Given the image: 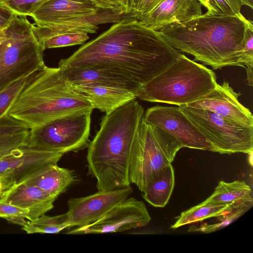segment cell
Wrapping results in <instances>:
<instances>
[{
    "mask_svg": "<svg viewBox=\"0 0 253 253\" xmlns=\"http://www.w3.org/2000/svg\"><path fill=\"white\" fill-rule=\"evenodd\" d=\"M249 20L244 16L202 15L170 24L157 32L178 51L214 70L241 66L238 51Z\"/></svg>",
    "mask_w": 253,
    "mask_h": 253,
    "instance_id": "obj_2",
    "label": "cell"
},
{
    "mask_svg": "<svg viewBox=\"0 0 253 253\" xmlns=\"http://www.w3.org/2000/svg\"><path fill=\"white\" fill-rule=\"evenodd\" d=\"M72 85L77 92L88 100L93 109H97L106 114L111 112L136 98L133 93L120 88L97 86Z\"/></svg>",
    "mask_w": 253,
    "mask_h": 253,
    "instance_id": "obj_20",
    "label": "cell"
},
{
    "mask_svg": "<svg viewBox=\"0 0 253 253\" xmlns=\"http://www.w3.org/2000/svg\"><path fill=\"white\" fill-rule=\"evenodd\" d=\"M89 0H48L31 15L35 25L46 26L95 12L99 9Z\"/></svg>",
    "mask_w": 253,
    "mask_h": 253,
    "instance_id": "obj_16",
    "label": "cell"
},
{
    "mask_svg": "<svg viewBox=\"0 0 253 253\" xmlns=\"http://www.w3.org/2000/svg\"><path fill=\"white\" fill-rule=\"evenodd\" d=\"M181 54L157 31L144 26L138 20H127L116 23L70 57L61 59L58 67L110 70L142 87Z\"/></svg>",
    "mask_w": 253,
    "mask_h": 253,
    "instance_id": "obj_1",
    "label": "cell"
},
{
    "mask_svg": "<svg viewBox=\"0 0 253 253\" xmlns=\"http://www.w3.org/2000/svg\"><path fill=\"white\" fill-rule=\"evenodd\" d=\"M182 148V144L175 137L159 127L147 124L143 116L131 151L130 183L143 193L151 180L172 162Z\"/></svg>",
    "mask_w": 253,
    "mask_h": 253,
    "instance_id": "obj_6",
    "label": "cell"
},
{
    "mask_svg": "<svg viewBox=\"0 0 253 253\" xmlns=\"http://www.w3.org/2000/svg\"><path fill=\"white\" fill-rule=\"evenodd\" d=\"M147 124L159 127L187 147L211 151L205 137L183 113L179 107L157 105L148 109L143 115Z\"/></svg>",
    "mask_w": 253,
    "mask_h": 253,
    "instance_id": "obj_9",
    "label": "cell"
},
{
    "mask_svg": "<svg viewBox=\"0 0 253 253\" xmlns=\"http://www.w3.org/2000/svg\"><path fill=\"white\" fill-rule=\"evenodd\" d=\"M238 204H217L204 201L181 213L171 228L175 229L181 226L215 217Z\"/></svg>",
    "mask_w": 253,
    "mask_h": 253,
    "instance_id": "obj_23",
    "label": "cell"
},
{
    "mask_svg": "<svg viewBox=\"0 0 253 253\" xmlns=\"http://www.w3.org/2000/svg\"><path fill=\"white\" fill-rule=\"evenodd\" d=\"M32 75L16 81L0 91V119L7 114L9 107L23 89Z\"/></svg>",
    "mask_w": 253,
    "mask_h": 253,
    "instance_id": "obj_29",
    "label": "cell"
},
{
    "mask_svg": "<svg viewBox=\"0 0 253 253\" xmlns=\"http://www.w3.org/2000/svg\"><path fill=\"white\" fill-rule=\"evenodd\" d=\"M174 181V169L170 164L162 169L149 182L143 192L144 199L154 207H164L171 197Z\"/></svg>",
    "mask_w": 253,
    "mask_h": 253,
    "instance_id": "obj_21",
    "label": "cell"
},
{
    "mask_svg": "<svg viewBox=\"0 0 253 253\" xmlns=\"http://www.w3.org/2000/svg\"><path fill=\"white\" fill-rule=\"evenodd\" d=\"M92 110L61 68L45 66L31 75L7 114L32 128L65 115Z\"/></svg>",
    "mask_w": 253,
    "mask_h": 253,
    "instance_id": "obj_3",
    "label": "cell"
},
{
    "mask_svg": "<svg viewBox=\"0 0 253 253\" xmlns=\"http://www.w3.org/2000/svg\"><path fill=\"white\" fill-rule=\"evenodd\" d=\"M3 0H0V3H2Z\"/></svg>",
    "mask_w": 253,
    "mask_h": 253,
    "instance_id": "obj_41",
    "label": "cell"
},
{
    "mask_svg": "<svg viewBox=\"0 0 253 253\" xmlns=\"http://www.w3.org/2000/svg\"><path fill=\"white\" fill-rule=\"evenodd\" d=\"M253 23L249 20L247 24L243 39L240 43L238 56L242 67H246L248 84L253 81Z\"/></svg>",
    "mask_w": 253,
    "mask_h": 253,
    "instance_id": "obj_27",
    "label": "cell"
},
{
    "mask_svg": "<svg viewBox=\"0 0 253 253\" xmlns=\"http://www.w3.org/2000/svg\"><path fill=\"white\" fill-rule=\"evenodd\" d=\"M179 107L210 144L211 151L221 154H252L253 126L234 124L207 110L186 105Z\"/></svg>",
    "mask_w": 253,
    "mask_h": 253,
    "instance_id": "obj_8",
    "label": "cell"
},
{
    "mask_svg": "<svg viewBox=\"0 0 253 253\" xmlns=\"http://www.w3.org/2000/svg\"><path fill=\"white\" fill-rule=\"evenodd\" d=\"M15 14L2 3H0V29H5L12 20Z\"/></svg>",
    "mask_w": 253,
    "mask_h": 253,
    "instance_id": "obj_35",
    "label": "cell"
},
{
    "mask_svg": "<svg viewBox=\"0 0 253 253\" xmlns=\"http://www.w3.org/2000/svg\"><path fill=\"white\" fill-rule=\"evenodd\" d=\"M161 0H144L139 6L138 11L139 15L140 16L149 12Z\"/></svg>",
    "mask_w": 253,
    "mask_h": 253,
    "instance_id": "obj_36",
    "label": "cell"
},
{
    "mask_svg": "<svg viewBox=\"0 0 253 253\" xmlns=\"http://www.w3.org/2000/svg\"><path fill=\"white\" fill-rule=\"evenodd\" d=\"M92 111L65 115L30 129L27 146L64 154L86 147Z\"/></svg>",
    "mask_w": 253,
    "mask_h": 253,
    "instance_id": "obj_7",
    "label": "cell"
},
{
    "mask_svg": "<svg viewBox=\"0 0 253 253\" xmlns=\"http://www.w3.org/2000/svg\"><path fill=\"white\" fill-rule=\"evenodd\" d=\"M206 9L204 16H244L241 12V0H197Z\"/></svg>",
    "mask_w": 253,
    "mask_h": 253,
    "instance_id": "obj_26",
    "label": "cell"
},
{
    "mask_svg": "<svg viewBox=\"0 0 253 253\" xmlns=\"http://www.w3.org/2000/svg\"><path fill=\"white\" fill-rule=\"evenodd\" d=\"M241 95L224 81L222 84H217L213 90L203 97L186 105L213 112L236 124L253 126L252 114L239 101Z\"/></svg>",
    "mask_w": 253,
    "mask_h": 253,
    "instance_id": "obj_12",
    "label": "cell"
},
{
    "mask_svg": "<svg viewBox=\"0 0 253 253\" xmlns=\"http://www.w3.org/2000/svg\"><path fill=\"white\" fill-rule=\"evenodd\" d=\"M48 0H3L2 3L15 14L30 16L42 4Z\"/></svg>",
    "mask_w": 253,
    "mask_h": 253,
    "instance_id": "obj_30",
    "label": "cell"
},
{
    "mask_svg": "<svg viewBox=\"0 0 253 253\" xmlns=\"http://www.w3.org/2000/svg\"><path fill=\"white\" fill-rule=\"evenodd\" d=\"M75 181L72 170L59 167L56 163H49L38 168L21 182L37 186L57 199Z\"/></svg>",
    "mask_w": 253,
    "mask_h": 253,
    "instance_id": "obj_19",
    "label": "cell"
},
{
    "mask_svg": "<svg viewBox=\"0 0 253 253\" xmlns=\"http://www.w3.org/2000/svg\"><path fill=\"white\" fill-rule=\"evenodd\" d=\"M14 184L11 181L0 177V198Z\"/></svg>",
    "mask_w": 253,
    "mask_h": 253,
    "instance_id": "obj_37",
    "label": "cell"
},
{
    "mask_svg": "<svg viewBox=\"0 0 253 253\" xmlns=\"http://www.w3.org/2000/svg\"><path fill=\"white\" fill-rule=\"evenodd\" d=\"M30 129L26 124L11 117L8 114L0 119V136L21 132Z\"/></svg>",
    "mask_w": 253,
    "mask_h": 253,
    "instance_id": "obj_33",
    "label": "cell"
},
{
    "mask_svg": "<svg viewBox=\"0 0 253 253\" xmlns=\"http://www.w3.org/2000/svg\"><path fill=\"white\" fill-rule=\"evenodd\" d=\"M88 39L89 37L86 33L70 32L54 35L39 42L44 50L49 48L83 44Z\"/></svg>",
    "mask_w": 253,
    "mask_h": 253,
    "instance_id": "obj_28",
    "label": "cell"
},
{
    "mask_svg": "<svg viewBox=\"0 0 253 253\" xmlns=\"http://www.w3.org/2000/svg\"><path fill=\"white\" fill-rule=\"evenodd\" d=\"M242 5L249 6L251 8H253V0H241Z\"/></svg>",
    "mask_w": 253,
    "mask_h": 253,
    "instance_id": "obj_39",
    "label": "cell"
},
{
    "mask_svg": "<svg viewBox=\"0 0 253 253\" xmlns=\"http://www.w3.org/2000/svg\"><path fill=\"white\" fill-rule=\"evenodd\" d=\"M144 0H127V9L129 11L138 13L139 6Z\"/></svg>",
    "mask_w": 253,
    "mask_h": 253,
    "instance_id": "obj_38",
    "label": "cell"
},
{
    "mask_svg": "<svg viewBox=\"0 0 253 253\" xmlns=\"http://www.w3.org/2000/svg\"><path fill=\"white\" fill-rule=\"evenodd\" d=\"M253 204L245 203L234 206L230 210L215 217L217 221L213 224H204L190 226L188 232L210 233L219 230L238 219L253 206Z\"/></svg>",
    "mask_w": 253,
    "mask_h": 253,
    "instance_id": "obj_25",
    "label": "cell"
},
{
    "mask_svg": "<svg viewBox=\"0 0 253 253\" xmlns=\"http://www.w3.org/2000/svg\"><path fill=\"white\" fill-rule=\"evenodd\" d=\"M139 16V14L134 11L99 8L93 13L74 18L57 24L38 26L33 24V29L40 42L50 37L65 33H95L100 24L138 20Z\"/></svg>",
    "mask_w": 253,
    "mask_h": 253,
    "instance_id": "obj_13",
    "label": "cell"
},
{
    "mask_svg": "<svg viewBox=\"0 0 253 253\" xmlns=\"http://www.w3.org/2000/svg\"><path fill=\"white\" fill-rule=\"evenodd\" d=\"M204 202L217 204L253 203L252 189L243 181H220L213 193Z\"/></svg>",
    "mask_w": 253,
    "mask_h": 253,
    "instance_id": "obj_22",
    "label": "cell"
},
{
    "mask_svg": "<svg viewBox=\"0 0 253 253\" xmlns=\"http://www.w3.org/2000/svg\"><path fill=\"white\" fill-rule=\"evenodd\" d=\"M217 84L213 71L181 54L176 61L146 83L136 97L180 106L203 97Z\"/></svg>",
    "mask_w": 253,
    "mask_h": 253,
    "instance_id": "obj_4",
    "label": "cell"
},
{
    "mask_svg": "<svg viewBox=\"0 0 253 253\" xmlns=\"http://www.w3.org/2000/svg\"><path fill=\"white\" fill-rule=\"evenodd\" d=\"M0 29V45L1 43V42L3 40V38H4V29Z\"/></svg>",
    "mask_w": 253,
    "mask_h": 253,
    "instance_id": "obj_40",
    "label": "cell"
},
{
    "mask_svg": "<svg viewBox=\"0 0 253 253\" xmlns=\"http://www.w3.org/2000/svg\"><path fill=\"white\" fill-rule=\"evenodd\" d=\"M98 7L103 9L129 11L127 8V0H89Z\"/></svg>",
    "mask_w": 253,
    "mask_h": 253,
    "instance_id": "obj_34",
    "label": "cell"
},
{
    "mask_svg": "<svg viewBox=\"0 0 253 253\" xmlns=\"http://www.w3.org/2000/svg\"><path fill=\"white\" fill-rule=\"evenodd\" d=\"M62 69L72 85L120 88L129 91L136 96L142 87L127 77L110 70L79 67Z\"/></svg>",
    "mask_w": 253,
    "mask_h": 253,
    "instance_id": "obj_17",
    "label": "cell"
},
{
    "mask_svg": "<svg viewBox=\"0 0 253 253\" xmlns=\"http://www.w3.org/2000/svg\"><path fill=\"white\" fill-rule=\"evenodd\" d=\"M29 130L0 136V155L14 149L27 146Z\"/></svg>",
    "mask_w": 253,
    "mask_h": 253,
    "instance_id": "obj_31",
    "label": "cell"
},
{
    "mask_svg": "<svg viewBox=\"0 0 253 253\" xmlns=\"http://www.w3.org/2000/svg\"><path fill=\"white\" fill-rule=\"evenodd\" d=\"M202 5L197 0H161L138 21L155 31L171 24L191 20L202 15Z\"/></svg>",
    "mask_w": 253,
    "mask_h": 253,
    "instance_id": "obj_15",
    "label": "cell"
},
{
    "mask_svg": "<svg viewBox=\"0 0 253 253\" xmlns=\"http://www.w3.org/2000/svg\"><path fill=\"white\" fill-rule=\"evenodd\" d=\"M63 154L25 146L0 155V177L14 184L21 182L38 168L56 163Z\"/></svg>",
    "mask_w": 253,
    "mask_h": 253,
    "instance_id": "obj_14",
    "label": "cell"
},
{
    "mask_svg": "<svg viewBox=\"0 0 253 253\" xmlns=\"http://www.w3.org/2000/svg\"><path fill=\"white\" fill-rule=\"evenodd\" d=\"M0 217L16 224L19 220L30 219L29 211L0 200Z\"/></svg>",
    "mask_w": 253,
    "mask_h": 253,
    "instance_id": "obj_32",
    "label": "cell"
},
{
    "mask_svg": "<svg viewBox=\"0 0 253 253\" xmlns=\"http://www.w3.org/2000/svg\"><path fill=\"white\" fill-rule=\"evenodd\" d=\"M151 217L145 204L133 198H126L94 223L77 227L68 234H99L122 232L146 226Z\"/></svg>",
    "mask_w": 253,
    "mask_h": 253,
    "instance_id": "obj_10",
    "label": "cell"
},
{
    "mask_svg": "<svg viewBox=\"0 0 253 253\" xmlns=\"http://www.w3.org/2000/svg\"><path fill=\"white\" fill-rule=\"evenodd\" d=\"M42 46L27 16L15 14L0 45V91L45 66Z\"/></svg>",
    "mask_w": 253,
    "mask_h": 253,
    "instance_id": "obj_5",
    "label": "cell"
},
{
    "mask_svg": "<svg viewBox=\"0 0 253 253\" xmlns=\"http://www.w3.org/2000/svg\"><path fill=\"white\" fill-rule=\"evenodd\" d=\"M132 192V188L129 186L112 190L98 191L87 196L70 199L67 203L68 228L95 222L127 198Z\"/></svg>",
    "mask_w": 253,
    "mask_h": 253,
    "instance_id": "obj_11",
    "label": "cell"
},
{
    "mask_svg": "<svg viewBox=\"0 0 253 253\" xmlns=\"http://www.w3.org/2000/svg\"><path fill=\"white\" fill-rule=\"evenodd\" d=\"M56 199L37 186L24 182L14 184L0 198V200L28 210L30 220L51 210Z\"/></svg>",
    "mask_w": 253,
    "mask_h": 253,
    "instance_id": "obj_18",
    "label": "cell"
},
{
    "mask_svg": "<svg viewBox=\"0 0 253 253\" xmlns=\"http://www.w3.org/2000/svg\"><path fill=\"white\" fill-rule=\"evenodd\" d=\"M27 234H55L68 228L69 221L66 213L48 216L44 214L33 219H23L16 223Z\"/></svg>",
    "mask_w": 253,
    "mask_h": 253,
    "instance_id": "obj_24",
    "label": "cell"
}]
</instances>
